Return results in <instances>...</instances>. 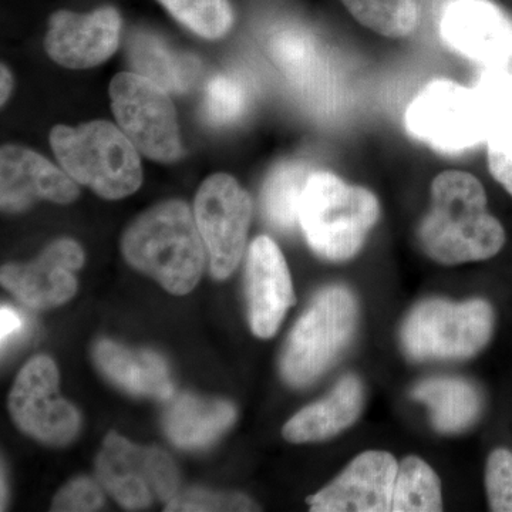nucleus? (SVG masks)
<instances>
[{
	"label": "nucleus",
	"mask_w": 512,
	"mask_h": 512,
	"mask_svg": "<svg viewBox=\"0 0 512 512\" xmlns=\"http://www.w3.org/2000/svg\"><path fill=\"white\" fill-rule=\"evenodd\" d=\"M431 205L417 229L424 254L441 265L493 258L505 245V229L487 210L481 181L466 171L450 170L434 178Z\"/></svg>",
	"instance_id": "f257e3e1"
},
{
	"label": "nucleus",
	"mask_w": 512,
	"mask_h": 512,
	"mask_svg": "<svg viewBox=\"0 0 512 512\" xmlns=\"http://www.w3.org/2000/svg\"><path fill=\"white\" fill-rule=\"evenodd\" d=\"M190 208L181 201L156 205L137 218L121 248L128 264L156 279L174 295H185L200 281L204 247Z\"/></svg>",
	"instance_id": "f03ea898"
},
{
	"label": "nucleus",
	"mask_w": 512,
	"mask_h": 512,
	"mask_svg": "<svg viewBox=\"0 0 512 512\" xmlns=\"http://www.w3.org/2000/svg\"><path fill=\"white\" fill-rule=\"evenodd\" d=\"M380 217L376 195L345 183L329 171H313L306 181L299 224L309 247L328 261H348L365 245Z\"/></svg>",
	"instance_id": "7ed1b4c3"
},
{
	"label": "nucleus",
	"mask_w": 512,
	"mask_h": 512,
	"mask_svg": "<svg viewBox=\"0 0 512 512\" xmlns=\"http://www.w3.org/2000/svg\"><path fill=\"white\" fill-rule=\"evenodd\" d=\"M50 144L66 173L107 200L133 194L143 180L137 148L107 121L72 128L57 126Z\"/></svg>",
	"instance_id": "20e7f679"
},
{
	"label": "nucleus",
	"mask_w": 512,
	"mask_h": 512,
	"mask_svg": "<svg viewBox=\"0 0 512 512\" xmlns=\"http://www.w3.org/2000/svg\"><path fill=\"white\" fill-rule=\"evenodd\" d=\"M357 302L345 286H329L315 296L286 342L282 376L295 387L311 384L349 345L357 326Z\"/></svg>",
	"instance_id": "39448f33"
},
{
	"label": "nucleus",
	"mask_w": 512,
	"mask_h": 512,
	"mask_svg": "<svg viewBox=\"0 0 512 512\" xmlns=\"http://www.w3.org/2000/svg\"><path fill=\"white\" fill-rule=\"evenodd\" d=\"M494 320L493 306L484 299H429L409 313L400 339L414 360L468 359L488 345Z\"/></svg>",
	"instance_id": "423d86ee"
},
{
	"label": "nucleus",
	"mask_w": 512,
	"mask_h": 512,
	"mask_svg": "<svg viewBox=\"0 0 512 512\" xmlns=\"http://www.w3.org/2000/svg\"><path fill=\"white\" fill-rule=\"evenodd\" d=\"M404 126L414 138L444 154L464 153L487 140L476 89L453 80L427 84L407 107Z\"/></svg>",
	"instance_id": "0eeeda50"
},
{
	"label": "nucleus",
	"mask_w": 512,
	"mask_h": 512,
	"mask_svg": "<svg viewBox=\"0 0 512 512\" xmlns=\"http://www.w3.org/2000/svg\"><path fill=\"white\" fill-rule=\"evenodd\" d=\"M110 99L121 130L138 151L161 163L183 154L177 114L167 90L138 73H120L110 84Z\"/></svg>",
	"instance_id": "6e6552de"
},
{
	"label": "nucleus",
	"mask_w": 512,
	"mask_h": 512,
	"mask_svg": "<svg viewBox=\"0 0 512 512\" xmlns=\"http://www.w3.org/2000/svg\"><path fill=\"white\" fill-rule=\"evenodd\" d=\"M96 468L100 483L127 510H141L154 501L170 503L177 495L173 458L160 448L137 446L119 434L106 437Z\"/></svg>",
	"instance_id": "1a4fd4ad"
},
{
	"label": "nucleus",
	"mask_w": 512,
	"mask_h": 512,
	"mask_svg": "<svg viewBox=\"0 0 512 512\" xmlns=\"http://www.w3.org/2000/svg\"><path fill=\"white\" fill-rule=\"evenodd\" d=\"M251 197L228 174H215L202 183L195 198V221L217 279L228 278L244 254Z\"/></svg>",
	"instance_id": "9d476101"
},
{
	"label": "nucleus",
	"mask_w": 512,
	"mask_h": 512,
	"mask_svg": "<svg viewBox=\"0 0 512 512\" xmlns=\"http://www.w3.org/2000/svg\"><path fill=\"white\" fill-rule=\"evenodd\" d=\"M13 420L29 436L53 446L76 437L80 416L59 393V372L50 357L37 356L23 367L9 397Z\"/></svg>",
	"instance_id": "9b49d317"
},
{
	"label": "nucleus",
	"mask_w": 512,
	"mask_h": 512,
	"mask_svg": "<svg viewBox=\"0 0 512 512\" xmlns=\"http://www.w3.org/2000/svg\"><path fill=\"white\" fill-rule=\"evenodd\" d=\"M440 35L454 52L488 69H503L512 60V20L490 0L448 3Z\"/></svg>",
	"instance_id": "f8f14e48"
},
{
	"label": "nucleus",
	"mask_w": 512,
	"mask_h": 512,
	"mask_svg": "<svg viewBox=\"0 0 512 512\" xmlns=\"http://www.w3.org/2000/svg\"><path fill=\"white\" fill-rule=\"evenodd\" d=\"M397 470L396 458L387 451H365L308 504L315 512L392 511Z\"/></svg>",
	"instance_id": "ddd939ff"
},
{
	"label": "nucleus",
	"mask_w": 512,
	"mask_h": 512,
	"mask_svg": "<svg viewBox=\"0 0 512 512\" xmlns=\"http://www.w3.org/2000/svg\"><path fill=\"white\" fill-rule=\"evenodd\" d=\"M120 32V13L111 6L92 13L59 10L50 18L45 46L56 63L69 69H89L113 56Z\"/></svg>",
	"instance_id": "4468645a"
},
{
	"label": "nucleus",
	"mask_w": 512,
	"mask_h": 512,
	"mask_svg": "<svg viewBox=\"0 0 512 512\" xmlns=\"http://www.w3.org/2000/svg\"><path fill=\"white\" fill-rule=\"evenodd\" d=\"M84 254L70 239L53 242L29 264L2 268V285L30 308H55L76 293L74 271L82 268Z\"/></svg>",
	"instance_id": "2eb2a0df"
},
{
	"label": "nucleus",
	"mask_w": 512,
	"mask_h": 512,
	"mask_svg": "<svg viewBox=\"0 0 512 512\" xmlns=\"http://www.w3.org/2000/svg\"><path fill=\"white\" fill-rule=\"evenodd\" d=\"M247 296L252 332L272 338L295 303V295L284 255L269 237L256 238L249 247Z\"/></svg>",
	"instance_id": "dca6fc26"
},
{
	"label": "nucleus",
	"mask_w": 512,
	"mask_h": 512,
	"mask_svg": "<svg viewBox=\"0 0 512 512\" xmlns=\"http://www.w3.org/2000/svg\"><path fill=\"white\" fill-rule=\"evenodd\" d=\"M0 200L5 211H22L37 200L69 204L79 197L73 178L20 146H5L0 153Z\"/></svg>",
	"instance_id": "f3484780"
},
{
	"label": "nucleus",
	"mask_w": 512,
	"mask_h": 512,
	"mask_svg": "<svg viewBox=\"0 0 512 512\" xmlns=\"http://www.w3.org/2000/svg\"><path fill=\"white\" fill-rule=\"evenodd\" d=\"M365 392L356 376L340 379L328 397L305 407L285 424L282 434L291 443H312L338 436L356 423Z\"/></svg>",
	"instance_id": "a211bd4d"
},
{
	"label": "nucleus",
	"mask_w": 512,
	"mask_h": 512,
	"mask_svg": "<svg viewBox=\"0 0 512 512\" xmlns=\"http://www.w3.org/2000/svg\"><path fill=\"white\" fill-rule=\"evenodd\" d=\"M101 372L121 389L137 396L170 399V372L163 359L147 350H130L110 340H101L94 350Z\"/></svg>",
	"instance_id": "6ab92c4d"
},
{
	"label": "nucleus",
	"mask_w": 512,
	"mask_h": 512,
	"mask_svg": "<svg viewBox=\"0 0 512 512\" xmlns=\"http://www.w3.org/2000/svg\"><path fill=\"white\" fill-rule=\"evenodd\" d=\"M235 416V407L224 400L181 394L165 413L164 429L175 446L198 450L214 443Z\"/></svg>",
	"instance_id": "aec40b11"
},
{
	"label": "nucleus",
	"mask_w": 512,
	"mask_h": 512,
	"mask_svg": "<svg viewBox=\"0 0 512 512\" xmlns=\"http://www.w3.org/2000/svg\"><path fill=\"white\" fill-rule=\"evenodd\" d=\"M413 399L426 404L440 433L456 434L473 426L483 410L477 387L458 377H433L414 387Z\"/></svg>",
	"instance_id": "412c9836"
},
{
	"label": "nucleus",
	"mask_w": 512,
	"mask_h": 512,
	"mask_svg": "<svg viewBox=\"0 0 512 512\" xmlns=\"http://www.w3.org/2000/svg\"><path fill=\"white\" fill-rule=\"evenodd\" d=\"M128 56L138 74L167 92H187L200 73V63L195 57L175 52L160 37L148 33H137L130 39Z\"/></svg>",
	"instance_id": "4be33fe9"
},
{
	"label": "nucleus",
	"mask_w": 512,
	"mask_h": 512,
	"mask_svg": "<svg viewBox=\"0 0 512 512\" xmlns=\"http://www.w3.org/2000/svg\"><path fill=\"white\" fill-rule=\"evenodd\" d=\"M311 174L302 161H285L271 171L262 190V212L271 227L282 232L295 228L303 190Z\"/></svg>",
	"instance_id": "5701e85b"
},
{
	"label": "nucleus",
	"mask_w": 512,
	"mask_h": 512,
	"mask_svg": "<svg viewBox=\"0 0 512 512\" xmlns=\"http://www.w3.org/2000/svg\"><path fill=\"white\" fill-rule=\"evenodd\" d=\"M474 89L483 107L488 150L512 157V74L488 69Z\"/></svg>",
	"instance_id": "b1692460"
},
{
	"label": "nucleus",
	"mask_w": 512,
	"mask_h": 512,
	"mask_svg": "<svg viewBox=\"0 0 512 512\" xmlns=\"http://www.w3.org/2000/svg\"><path fill=\"white\" fill-rule=\"evenodd\" d=\"M443 510L441 484L436 471L419 457L404 458L394 481L393 512Z\"/></svg>",
	"instance_id": "393cba45"
},
{
	"label": "nucleus",
	"mask_w": 512,
	"mask_h": 512,
	"mask_svg": "<svg viewBox=\"0 0 512 512\" xmlns=\"http://www.w3.org/2000/svg\"><path fill=\"white\" fill-rule=\"evenodd\" d=\"M345 8L365 28L380 36L402 39L419 25L416 0H342Z\"/></svg>",
	"instance_id": "a878e982"
},
{
	"label": "nucleus",
	"mask_w": 512,
	"mask_h": 512,
	"mask_svg": "<svg viewBox=\"0 0 512 512\" xmlns=\"http://www.w3.org/2000/svg\"><path fill=\"white\" fill-rule=\"evenodd\" d=\"M178 22L205 39H220L234 23L228 0H158Z\"/></svg>",
	"instance_id": "bb28decb"
},
{
	"label": "nucleus",
	"mask_w": 512,
	"mask_h": 512,
	"mask_svg": "<svg viewBox=\"0 0 512 512\" xmlns=\"http://www.w3.org/2000/svg\"><path fill=\"white\" fill-rule=\"evenodd\" d=\"M247 104V92L238 80L217 76L208 83L205 109L212 123L218 126L234 123L244 116Z\"/></svg>",
	"instance_id": "cd10ccee"
},
{
	"label": "nucleus",
	"mask_w": 512,
	"mask_h": 512,
	"mask_svg": "<svg viewBox=\"0 0 512 512\" xmlns=\"http://www.w3.org/2000/svg\"><path fill=\"white\" fill-rule=\"evenodd\" d=\"M271 53L279 66L302 79L315 63V46L311 37L298 30H285L272 39Z\"/></svg>",
	"instance_id": "c85d7f7f"
},
{
	"label": "nucleus",
	"mask_w": 512,
	"mask_h": 512,
	"mask_svg": "<svg viewBox=\"0 0 512 512\" xmlns=\"http://www.w3.org/2000/svg\"><path fill=\"white\" fill-rule=\"evenodd\" d=\"M485 490L491 511L512 512V453L497 448L485 468Z\"/></svg>",
	"instance_id": "c756f323"
},
{
	"label": "nucleus",
	"mask_w": 512,
	"mask_h": 512,
	"mask_svg": "<svg viewBox=\"0 0 512 512\" xmlns=\"http://www.w3.org/2000/svg\"><path fill=\"white\" fill-rule=\"evenodd\" d=\"M255 505L244 495L190 490L177 494L165 511H254Z\"/></svg>",
	"instance_id": "7c9ffc66"
},
{
	"label": "nucleus",
	"mask_w": 512,
	"mask_h": 512,
	"mask_svg": "<svg viewBox=\"0 0 512 512\" xmlns=\"http://www.w3.org/2000/svg\"><path fill=\"white\" fill-rule=\"evenodd\" d=\"M103 491L89 478H79L56 495L53 511H97L103 507Z\"/></svg>",
	"instance_id": "2f4dec72"
},
{
	"label": "nucleus",
	"mask_w": 512,
	"mask_h": 512,
	"mask_svg": "<svg viewBox=\"0 0 512 512\" xmlns=\"http://www.w3.org/2000/svg\"><path fill=\"white\" fill-rule=\"evenodd\" d=\"M25 329V319L15 309L10 306H2L0 311V339H2V349L5 350L6 346L18 340Z\"/></svg>",
	"instance_id": "473e14b6"
},
{
	"label": "nucleus",
	"mask_w": 512,
	"mask_h": 512,
	"mask_svg": "<svg viewBox=\"0 0 512 512\" xmlns=\"http://www.w3.org/2000/svg\"><path fill=\"white\" fill-rule=\"evenodd\" d=\"M488 168L505 191L512 197V157L505 156L498 151L488 150Z\"/></svg>",
	"instance_id": "72a5a7b5"
},
{
	"label": "nucleus",
	"mask_w": 512,
	"mask_h": 512,
	"mask_svg": "<svg viewBox=\"0 0 512 512\" xmlns=\"http://www.w3.org/2000/svg\"><path fill=\"white\" fill-rule=\"evenodd\" d=\"M0 87H2V92H0V99H2V104L8 100L10 92H12L13 87V79L10 76L9 70L6 69L5 66H2V82H0Z\"/></svg>",
	"instance_id": "f704fd0d"
}]
</instances>
